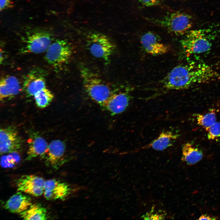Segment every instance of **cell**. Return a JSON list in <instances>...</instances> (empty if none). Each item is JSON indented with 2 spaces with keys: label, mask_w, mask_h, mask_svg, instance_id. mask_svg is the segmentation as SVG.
I'll return each instance as SVG.
<instances>
[{
  "label": "cell",
  "mask_w": 220,
  "mask_h": 220,
  "mask_svg": "<svg viewBox=\"0 0 220 220\" xmlns=\"http://www.w3.org/2000/svg\"><path fill=\"white\" fill-rule=\"evenodd\" d=\"M200 79L199 70L190 63L175 67L158 84L161 88L166 90H181L188 89L198 83Z\"/></svg>",
  "instance_id": "1"
},
{
  "label": "cell",
  "mask_w": 220,
  "mask_h": 220,
  "mask_svg": "<svg viewBox=\"0 0 220 220\" xmlns=\"http://www.w3.org/2000/svg\"><path fill=\"white\" fill-rule=\"evenodd\" d=\"M83 86L90 97L101 106L112 94L110 87L88 68L80 69Z\"/></svg>",
  "instance_id": "2"
},
{
  "label": "cell",
  "mask_w": 220,
  "mask_h": 220,
  "mask_svg": "<svg viewBox=\"0 0 220 220\" xmlns=\"http://www.w3.org/2000/svg\"><path fill=\"white\" fill-rule=\"evenodd\" d=\"M147 19L152 23L177 35L187 33L193 25L192 16L180 11L171 13L161 17Z\"/></svg>",
  "instance_id": "3"
},
{
  "label": "cell",
  "mask_w": 220,
  "mask_h": 220,
  "mask_svg": "<svg viewBox=\"0 0 220 220\" xmlns=\"http://www.w3.org/2000/svg\"><path fill=\"white\" fill-rule=\"evenodd\" d=\"M206 29L188 31L181 40V43L188 55L199 54L209 50L212 44Z\"/></svg>",
  "instance_id": "4"
},
{
  "label": "cell",
  "mask_w": 220,
  "mask_h": 220,
  "mask_svg": "<svg viewBox=\"0 0 220 220\" xmlns=\"http://www.w3.org/2000/svg\"><path fill=\"white\" fill-rule=\"evenodd\" d=\"M86 46L93 56L106 62L109 61L115 50L114 45L108 37L100 33L89 35Z\"/></svg>",
  "instance_id": "5"
},
{
  "label": "cell",
  "mask_w": 220,
  "mask_h": 220,
  "mask_svg": "<svg viewBox=\"0 0 220 220\" xmlns=\"http://www.w3.org/2000/svg\"><path fill=\"white\" fill-rule=\"evenodd\" d=\"M72 54V48L69 43L65 40H58L47 49L45 59L49 64L58 68L68 63Z\"/></svg>",
  "instance_id": "6"
},
{
  "label": "cell",
  "mask_w": 220,
  "mask_h": 220,
  "mask_svg": "<svg viewBox=\"0 0 220 220\" xmlns=\"http://www.w3.org/2000/svg\"><path fill=\"white\" fill-rule=\"evenodd\" d=\"M22 140L14 126L11 125L1 128L0 152L1 154L15 152L22 145Z\"/></svg>",
  "instance_id": "7"
},
{
  "label": "cell",
  "mask_w": 220,
  "mask_h": 220,
  "mask_svg": "<svg viewBox=\"0 0 220 220\" xmlns=\"http://www.w3.org/2000/svg\"><path fill=\"white\" fill-rule=\"evenodd\" d=\"M49 34L45 32H37L28 36L25 43L21 49L22 53H40L47 50L51 44Z\"/></svg>",
  "instance_id": "8"
},
{
  "label": "cell",
  "mask_w": 220,
  "mask_h": 220,
  "mask_svg": "<svg viewBox=\"0 0 220 220\" xmlns=\"http://www.w3.org/2000/svg\"><path fill=\"white\" fill-rule=\"evenodd\" d=\"M45 181L42 178L34 175H24L17 181L18 190L35 196L43 194Z\"/></svg>",
  "instance_id": "9"
},
{
  "label": "cell",
  "mask_w": 220,
  "mask_h": 220,
  "mask_svg": "<svg viewBox=\"0 0 220 220\" xmlns=\"http://www.w3.org/2000/svg\"><path fill=\"white\" fill-rule=\"evenodd\" d=\"M71 189L65 182L56 179L45 181L43 194L48 200H64L70 193Z\"/></svg>",
  "instance_id": "10"
},
{
  "label": "cell",
  "mask_w": 220,
  "mask_h": 220,
  "mask_svg": "<svg viewBox=\"0 0 220 220\" xmlns=\"http://www.w3.org/2000/svg\"><path fill=\"white\" fill-rule=\"evenodd\" d=\"M160 41L156 34L150 31L144 34L140 38L141 44L145 51L152 55H162L170 51V47Z\"/></svg>",
  "instance_id": "11"
},
{
  "label": "cell",
  "mask_w": 220,
  "mask_h": 220,
  "mask_svg": "<svg viewBox=\"0 0 220 220\" xmlns=\"http://www.w3.org/2000/svg\"><path fill=\"white\" fill-rule=\"evenodd\" d=\"M64 143L59 140L52 141L48 145L44 156L46 165L57 169L61 165V159L65 151Z\"/></svg>",
  "instance_id": "12"
},
{
  "label": "cell",
  "mask_w": 220,
  "mask_h": 220,
  "mask_svg": "<svg viewBox=\"0 0 220 220\" xmlns=\"http://www.w3.org/2000/svg\"><path fill=\"white\" fill-rule=\"evenodd\" d=\"M130 100V96L127 92L112 94L102 106L112 114H117L125 110L129 105Z\"/></svg>",
  "instance_id": "13"
},
{
  "label": "cell",
  "mask_w": 220,
  "mask_h": 220,
  "mask_svg": "<svg viewBox=\"0 0 220 220\" xmlns=\"http://www.w3.org/2000/svg\"><path fill=\"white\" fill-rule=\"evenodd\" d=\"M32 204L31 198L20 191L7 200L5 207L12 213L20 214L27 210Z\"/></svg>",
  "instance_id": "14"
},
{
  "label": "cell",
  "mask_w": 220,
  "mask_h": 220,
  "mask_svg": "<svg viewBox=\"0 0 220 220\" xmlns=\"http://www.w3.org/2000/svg\"><path fill=\"white\" fill-rule=\"evenodd\" d=\"M45 88L44 78L36 72L30 73L24 79L23 88L27 97L34 96L38 91Z\"/></svg>",
  "instance_id": "15"
},
{
  "label": "cell",
  "mask_w": 220,
  "mask_h": 220,
  "mask_svg": "<svg viewBox=\"0 0 220 220\" xmlns=\"http://www.w3.org/2000/svg\"><path fill=\"white\" fill-rule=\"evenodd\" d=\"M28 142L26 160H30L38 156L44 157L48 145L42 137L36 133L33 134Z\"/></svg>",
  "instance_id": "16"
},
{
  "label": "cell",
  "mask_w": 220,
  "mask_h": 220,
  "mask_svg": "<svg viewBox=\"0 0 220 220\" xmlns=\"http://www.w3.org/2000/svg\"><path fill=\"white\" fill-rule=\"evenodd\" d=\"M179 136L170 131H163L156 138L142 148H151L156 150L162 151L172 146Z\"/></svg>",
  "instance_id": "17"
},
{
  "label": "cell",
  "mask_w": 220,
  "mask_h": 220,
  "mask_svg": "<svg viewBox=\"0 0 220 220\" xmlns=\"http://www.w3.org/2000/svg\"><path fill=\"white\" fill-rule=\"evenodd\" d=\"M20 90L19 82L15 77L7 76L2 78L0 82V98L12 97L17 95Z\"/></svg>",
  "instance_id": "18"
},
{
  "label": "cell",
  "mask_w": 220,
  "mask_h": 220,
  "mask_svg": "<svg viewBox=\"0 0 220 220\" xmlns=\"http://www.w3.org/2000/svg\"><path fill=\"white\" fill-rule=\"evenodd\" d=\"M182 160L188 165L194 164L201 160L202 152L190 143L184 144L182 148Z\"/></svg>",
  "instance_id": "19"
},
{
  "label": "cell",
  "mask_w": 220,
  "mask_h": 220,
  "mask_svg": "<svg viewBox=\"0 0 220 220\" xmlns=\"http://www.w3.org/2000/svg\"><path fill=\"white\" fill-rule=\"evenodd\" d=\"M25 220H46L47 218L46 209L39 204H32L26 211L20 214Z\"/></svg>",
  "instance_id": "20"
},
{
  "label": "cell",
  "mask_w": 220,
  "mask_h": 220,
  "mask_svg": "<svg viewBox=\"0 0 220 220\" xmlns=\"http://www.w3.org/2000/svg\"><path fill=\"white\" fill-rule=\"evenodd\" d=\"M195 116L197 124L206 130L216 122L215 110L211 109L206 114H196Z\"/></svg>",
  "instance_id": "21"
},
{
  "label": "cell",
  "mask_w": 220,
  "mask_h": 220,
  "mask_svg": "<svg viewBox=\"0 0 220 220\" xmlns=\"http://www.w3.org/2000/svg\"><path fill=\"white\" fill-rule=\"evenodd\" d=\"M34 97L37 106L39 108H43L50 105L53 98L54 95L50 90L45 88L37 92Z\"/></svg>",
  "instance_id": "22"
},
{
  "label": "cell",
  "mask_w": 220,
  "mask_h": 220,
  "mask_svg": "<svg viewBox=\"0 0 220 220\" xmlns=\"http://www.w3.org/2000/svg\"><path fill=\"white\" fill-rule=\"evenodd\" d=\"M208 140H213L220 137V122H216L207 130Z\"/></svg>",
  "instance_id": "23"
},
{
  "label": "cell",
  "mask_w": 220,
  "mask_h": 220,
  "mask_svg": "<svg viewBox=\"0 0 220 220\" xmlns=\"http://www.w3.org/2000/svg\"><path fill=\"white\" fill-rule=\"evenodd\" d=\"M165 217L163 214H161L152 211L146 213L142 217L144 219H163Z\"/></svg>",
  "instance_id": "24"
},
{
  "label": "cell",
  "mask_w": 220,
  "mask_h": 220,
  "mask_svg": "<svg viewBox=\"0 0 220 220\" xmlns=\"http://www.w3.org/2000/svg\"><path fill=\"white\" fill-rule=\"evenodd\" d=\"M143 5L147 7H151L159 5L161 0H138Z\"/></svg>",
  "instance_id": "25"
},
{
  "label": "cell",
  "mask_w": 220,
  "mask_h": 220,
  "mask_svg": "<svg viewBox=\"0 0 220 220\" xmlns=\"http://www.w3.org/2000/svg\"><path fill=\"white\" fill-rule=\"evenodd\" d=\"M0 2L1 11L12 6V2L10 0H0Z\"/></svg>",
  "instance_id": "26"
},
{
  "label": "cell",
  "mask_w": 220,
  "mask_h": 220,
  "mask_svg": "<svg viewBox=\"0 0 220 220\" xmlns=\"http://www.w3.org/2000/svg\"><path fill=\"white\" fill-rule=\"evenodd\" d=\"M216 219L215 218H213L212 217H211L209 216L206 215H201L199 219V220H215Z\"/></svg>",
  "instance_id": "27"
}]
</instances>
